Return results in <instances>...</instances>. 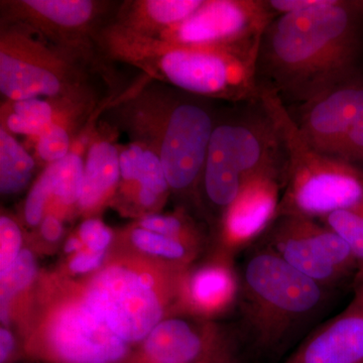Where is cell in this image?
Returning <instances> with one entry per match:
<instances>
[{
	"label": "cell",
	"instance_id": "6da1fadb",
	"mask_svg": "<svg viewBox=\"0 0 363 363\" xmlns=\"http://www.w3.org/2000/svg\"><path fill=\"white\" fill-rule=\"evenodd\" d=\"M362 48V0H327L277 16L260 40L257 85L274 92L286 108L300 106L359 76Z\"/></svg>",
	"mask_w": 363,
	"mask_h": 363
},
{
	"label": "cell",
	"instance_id": "7a4b0ae2",
	"mask_svg": "<svg viewBox=\"0 0 363 363\" xmlns=\"http://www.w3.org/2000/svg\"><path fill=\"white\" fill-rule=\"evenodd\" d=\"M105 52L179 89L231 102L257 101V54L164 42L112 25L98 35Z\"/></svg>",
	"mask_w": 363,
	"mask_h": 363
},
{
	"label": "cell",
	"instance_id": "3957f363",
	"mask_svg": "<svg viewBox=\"0 0 363 363\" xmlns=\"http://www.w3.org/2000/svg\"><path fill=\"white\" fill-rule=\"evenodd\" d=\"M240 291L247 338L262 354L279 350L320 309L327 296L326 288L266 245L247 257Z\"/></svg>",
	"mask_w": 363,
	"mask_h": 363
},
{
	"label": "cell",
	"instance_id": "277c9868",
	"mask_svg": "<svg viewBox=\"0 0 363 363\" xmlns=\"http://www.w3.org/2000/svg\"><path fill=\"white\" fill-rule=\"evenodd\" d=\"M259 101L278 128L286 156L278 214L320 219L363 201V171L325 157L298 130L283 102L259 88Z\"/></svg>",
	"mask_w": 363,
	"mask_h": 363
},
{
	"label": "cell",
	"instance_id": "5b68a950",
	"mask_svg": "<svg viewBox=\"0 0 363 363\" xmlns=\"http://www.w3.org/2000/svg\"><path fill=\"white\" fill-rule=\"evenodd\" d=\"M286 166L283 140L259 98L247 113L215 125L203 185L210 202L225 211L247 182L262 175L285 179Z\"/></svg>",
	"mask_w": 363,
	"mask_h": 363
},
{
	"label": "cell",
	"instance_id": "8992f818",
	"mask_svg": "<svg viewBox=\"0 0 363 363\" xmlns=\"http://www.w3.org/2000/svg\"><path fill=\"white\" fill-rule=\"evenodd\" d=\"M33 33L16 23L1 28L0 91L11 101L63 97L81 81L73 55L45 45Z\"/></svg>",
	"mask_w": 363,
	"mask_h": 363
},
{
	"label": "cell",
	"instance_id": "52a82bcc",
	"mask_svg": "<svg viewBox=\"0 0 363 363\" xmlns=\"http://www.w3.org/2000/svg\"><path fill=\"white\" fill-rule=\"evenodd\" d=\"M297 109L291 116L313 149L363 171L362 76L334 86Z\"/></svg>",
	"mask_w": 363,
	"mask_h": 363
},
{
	"label": "cell",
	"instance_id": "ba28073f",
	"mask_svg": "<svg viewBox=\"0 0 363 363\" xmlns=\"http://www.w3.org/2000/svg\"><path fill=\"white\" fill-rule=\"evenodd\" d=\"M264 245L326 289L357 276V260L347 243L318 219L278 214L264 233Z\"/></svg>",
	"mask_w": 363,
	"mask_h": 363
},
{
	"label": "cell",
	"instance_id": "9c48e42d",
	"mask_svg": "<svg viewBox=\"0 0 363 363\" xmlns=\"http://www.w3.org/2000/svg\"><path fill=\"white\" fill-rule=\"evenodd\" d=\"M274 18L267 0H204L190 18L157 37L187 47L259 55L262 33Z\"/></svg>",
	"mask_w": 363,
	"mask_h": 363
},
{
	"label": "cell",
	"instance_id": "30bf717a",
	"mask_svg": "<svg viewBox=\"0 0 363 363\" xmlns=\"http://www.w3.org/2000/svg\"><path fill=\"white\" fill-rule=\"evenodd\" d=\"M84 303L126 343L147 338L162 317V303L149 277L125 267L99 272Z\"/></svg>",
	"mask_w": 363,
	"mask_h": 363
},
{
	"label": "cell",
	"instance_id": "8fae6325",
	"mask_svg": "<svg viewBox=\"0 0 363 363\" xmlns=\"http://www.w3.org/2000/svg\"><path fill=\"white\" fill-rule=\"evenodd\" d=\"M160 121V160L169 188L186 192L203 179L208 147L215 128L213 117L202 105L172 104Z\"/></svg>",
	"mask_w": 363,
	"mask_h": 363
},
{
	"label": "cell",
	"instance_id": "7c38bea8",
	"mask_svg": "<svg viewBox=\"0 0 363 363\" xmlns=\"http://www.w3.org/2000/svg\"><path fill=\"white\" fill-rule=\"evenodd\" d=\"M49 344L52 357L61 363H117L128 352V343L85 303L59 313Z\"/></svg>",
	"mask_w": 363,
	"mask_h": 363
},
{
	"label": "cell",
	"instance_id": "4fadbf2b",
	"mask_svg": "<svg viewBox=\"0 0 363 363\" xmlns=\"http://www.w3.org/2000/svg\"><path fill=\"white\" fill-rule=\"evenodd\" d=\"M6 6L14 23L50 38L70 55L82 48L100 7L90 0H21Z\"/></svg>",
	"mask_w": 363,
	"mask_h": 363
},
{
	"label": "cell",
	"instance_id": "5bb4252c",
	"mask_svg": "<svg viewBox=\"0 0 363 363\" xmlns=\"http://www.w3.org/2000/svg\"><path fill=\"white\" fill-rule=\"evenodd\" d=\"M284 178L262 175L247 182L223 215V236L230 247H243L264 235L278 214Z\"/></svg>",
	"mask_w": 363,
	"mask_h": 363
},
{
	"label": "cell",
	"instance_id": "9a60e30c",
	"mask_svg": "<svg viewBox=\"0 0 363 363\" xmlns=\"http://www.w3.org/2000/svg\"><path fill=\"white\" fill-rule=\"evenodd\" d=\"M283 363H363V298L313 331Z\"/></svg>",
	"mask_w": 363,
	"mask_h": 363
},
{
	"label": "cell",
	"instance_id": "2e32d148",
	"mask_svg": "<svg viewBox=\"0 0 363 363\" xmlns=\"http://www.w3.org/2000/svg\"><path fill=\"white\" fill-rule=\"evenodd\" d=\"M223 341L211 327H195L180 319L164 320L145 338L138 363H193Z\"/></svg>",
	"mask_w": 363,
	"mask_h": 363
},
{
	"label": "cell",
	"instance_id": "e0dca14e",
	"mask_svg": "<svg viewBox=\"0 0 363 363\" xmlns=\"http://www.w3.org/2000/svg\"><path fill=\"white\" fill-rule=\"evenodd\" d=\"M204 0H143L123 4L116 25L142 35L157 37L195 13Z\"/></svg>",
	"mask_w": 363,
	"mask_h": 363
},
{
	"label": "cell",
	"instance_id": "ac0fdd59",
	"mask_svg": "<svg viewBox=\"0 0 363 363\" xmlns=\"http://www.w3.org/2000/svg\"><path fill=\"white\" fill-rule=\"evenodd\" d=\"M121 152L109 140L91 143L84 164L82 191L78 205L81 209H93L116 188L121 180Z\"/></svg>",
	"mask_w": 363,
	"mask_h": 363
},
{
	"label": "cell",
	"instance_id": "d6986e66",
	"mask_svg": "<svg viewBox=\"0 0 363 363\" xmlns=\"http://www.w3.org/2000/svg\"><path fill=\"white\" fill-rule=\"evenodd\" d=\"M121 179L138 183V202L152 208L164 197L169 186L157 152L142 145H131L121 152Z\"/></svg>",
	"mask_w": 363,
	"mask_h": 363
},
{
	"label": "cell",
	"instance_id": "ffe728a7",
	"mask_svg": "<svg viewBox=\"0 0 363 363\" xmlns=\"http://www.w3.org/2000/svg\"><path fill=\"white\" fill-rule=\"evenodd\" d=\"M189 302L202 312H216L233 302L238 283L234 272L225 264H213L198 269L185 285Z\"/></svg>",
	"mask_w": 363,
	"mask_h": 363
},
{
	"label": "cell",
	"instance_id": "44dd1931",
	"mask_svg": "<svg viewBox=\"0 0 363 363\" xmlns=\"http://www.w3.org/2000/svg\"><path fill=\"white\" fill-rule=\"evenodd\" d=\"M33 157L11 133L0 128V191L13 195L28 186L35 171Z\"/></svg>",
	"mask_w": 363,
	"mask_h": 363
},
{
	"label": "cell",
	"instance_id": "7402d4cb",
	"mask_svg": "<svg viewBox=\"0 0 363 363\" xmlns=\"http://www.w3.org/2000/svg\"><path fill=\"white\" fill-rule=\"evenodd\" d=\"M58 117L50 102L40 98L11 101L2 128L9 133L39 138Z\"/></svg>",
	"mask_w": 363,
	"mask_h": 363
},
{
	"label": "cell",
	"instance_id": "603a6c76",
	"mask_svg": "<svg viewBox=\"0 0 363 363\" xmlns=\"http://www.w3.org/2000/svg\"><path fill=\"white\" fill-rule=\"evenodd\" d=\"M84 164L77 152H70L61 161L50 164L52 181V195L63 205L70 206L79 202L82 191Z\"/></svg>",
	"mask_w": 363,
	"mask_h": 363
},
{
	"label": "cell",
	"instance_id": "cb8c5ba5",
	"mask_svg": "<svg viewBox=\"0 0 363 363\" xmlns=\"http://www.w3.org/2000/svg\"><path fill=\"white\" fill-rule=\"evenodd\" d=\"M338 234L350 247L357 260L358 269L363 267V201L350 209L338 210L318 219Z\"/></svg>",
	"mask_w": 363,
	"mask_h": 363
},
{
	"label": "cell",
	"instance_id": "d4e9b609",
	"mask_svg": "<svg viewBox=\"0 0 363 363\" xmlns=\"http://www.w3.org/2000/svg\"><path fill=\"white\" fill-rule=\"evenodd\" d=\"M35 274L37 264L33 253L30 250H21L11 271L1 278L2 321L7 320L6 307L9 301L32 283Z\"/></svg>",
	"mask_w": 363,
	"mask_h": 363
},
{
	"label": "cell",
	"instance_id": "484cf974",
	"mask_svg": "<svg viewBox=\"0 0 363 363\" xmlns=\"http://www.w3.org/2000/svg\"><path fill=\"white\" fill-rule=\"evenodd\" d=\"M131 240L143 252L172 260L188 259L193 250V247L183 241L143 228H136L133 231Z\"/></svg>",
	"mask_w": 363,
	"mask_h": 363
},
{
	"label": "cell",
	"instance_id": "4316f807",
	"mask_svg": "<svg viewBox=\"0 0 363 363\" xmlns=\"http://www.w3.org/2000/svg\"><path fill=\"white\" fill-rule=\"evenodd\" d=\"M71 138L60 118L38 138L37 152L40 159L52 164L61 161L70 154Z\"/></svg>",
	"mask_w": 363,
	"mask_h": 363
},
{
	"label": "cell",
	"instance_id": "83f0119b",
	"mask_svg": "<svg viewBox=\"0 0 363 363\" xmlns=\"http://www.w3.org/2000/svg\"><path fill=\"white\" fill-rule=\"evenodd\" d=\"M23 238L18 224L2 215L0 217V278L11 271L20 255Z\"/></svg>",
	"mask_w": 363,
	"mask_h": 363
},
{
	"label": "cell",
	"instance_id": "f1b7e54d",
	"mask_svg": "<svg viewBox=\"0 0 363 363\" xmlns=\"http://www.w3.org/2000/svg\"><path fill=\"white\" fill-rule=\"evenodd\" d=\"M52 195V174L49 167L44 169L37 182L33 184L25 206V217L28 224L35 226L44 219L45 204Z\"/></svg>",
	"mask_w": 363,
	"mask_h": 363
},
{
	"label": "cell",
	"instance_id": "f546056e",
	"mask_svg": "<svg viewBox=\"0 0 363 363\" xmlns=\"http://www.w3.org/2000/svg\"><path fill=\"white\" fill-rule=\"evenodd\" d=\"M140 228L152 231L167 238H175L194 247L196 235L194 231L189 229L185 221L177 216L162 215H147L140 222Z\"/></svg>",
	"mask_w": 363,
	"mask_h": 363
},
{
	"label": "cell",
	"instance_id": "4dcf8cb0",
	"mask_svg": "<svg viewBox=\"0 0 363 363\" xmlns=\"http://www.w3.org/2000/svg\"><path fill=\"white\" fill-rule=\"evenodd\" d=\"M79 236L90 252H105L111 242V231L98 219H88L81 224Z\"/></svg>",
	"mask_w": 363,
	"mask_h": 363
},
{
	"label": "cell",
	"instance_id": "1f68e13d",
	"mask_svg": "<svg viewBox=\"0 0 363 363\" xmlns=\"http://www.w3.org/2000/svg\"><path fill=\"white\" fill-rule=\"evenodd\" d=\"M105 252L95 253L88 250L78 252L70 262V269L77 274L94 271L101 264Z\"/></svg>",
	"mask_w": 363,
	"mask_h": 363
},
{
	"label": "cell",
	"instance_id": "d6a6232c",
	"mask_svg": "<svg viewBox=\"0 0 363 363\" xmlns=\"http://www.w3.org/2000/svg\"><path fill=\"white\" fill-rule=\"evenodd\" d=\"M240 362L235 350L226 341L219 344L204 357L193 363H236Z\"/></svg>",
	"mask_w": 363,
	"mask_h": 363
},
{
	"label": "cell",
	"instance_id": "836d02e7",
	"mask_svg": "<svg viewBox=\"0 0 363 363\" xmlns=\"http://www.w3.org/2000/svg\"><path fill=\"white\" fill-rule=\"evenodd\" d=\"M40 233L45 240L54 242L60 240L63 234V226L58 218L52 215H48L40 222Z\"/></svg>",
	"mask_w": 363,
	"mask_h": 363
},
{
	"label": "cell",
	"instance_id": "e575fe53",
	"mask_svg": "<svg viewBox=\"0 0 363 363\" xmlns=\"http://www.w3.org/2000/svg\"><path fill=\"white\" fill-rule=\"evenodd\" d=\"M14 348L13 334L6 329H0V362L4 363L11 357Z\"/></svg>",
	"mask_w": 363,
	"mask_h": 363
},
{
	"label": "cell",
	"instance_id": "d590c367",
	"mask_svg": "<svg viewBox=\"0 0 363 363\" xmlns=\"http://www.w3.org/2000/svg\"><path fill=\"white\" fill-rule=\"evenodd\" d=\"M83 245H84V243L82 242V240H81L80 238H72L70 240L67 241L65 245L66 252H80V250H82Z\"/></svg>",
	"mask_w": 363,
	"mask_h": 363
},
{
	"label": "cell",
	"instance_id": "8d00e7d4",
	"mask_svg": "<svg viewBox=\"0 0 363 363\" xmlns=\"http://www.w3.org/2000/svg\"><path fill=\"white\" fill-rule=\"evenodd\" d=\"M354 296L363 298V267L358 269L354 278Z\"/></svg>",
	"mask_w": 363,
	"mask_h": 363
},
{
	"label": "cell",
	"instance_id": "74e56055",
	"mask_svg": "<svg viewBox=\"0 0 363 363\" xmlns=\"http://www.w3.org/2000/svg\"><path fill=\"white\" fill-rule=\"evenodd\" d=\"M236 363H240V362H236Z\"/></svg>",
	"mask_w": 363,
	"mask_h": 363
}]
</instances>
